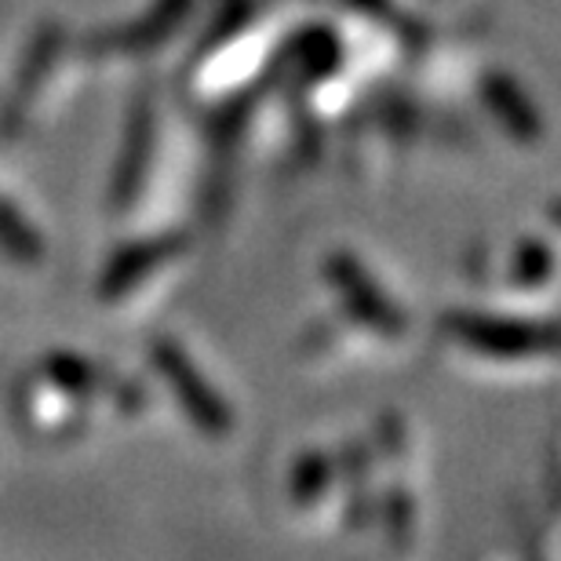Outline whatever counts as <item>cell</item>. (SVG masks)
Returning a JSON list of instances; mask_svg holds the SVG:
<instances>
[{"instance_id":"6","label":"cell","mask_w":561,"mask_h":561,"mask_svg":"<svg viewBox=\"0 0 561 561\" xmlns=\"http://www.w3.org/2000/svg\"><path fill=\"white\" fill-rule=\"evenodd\" d=\"M551 216H554V222H561V201H558V205H554V211H551Z\"/></svg>"},{"instance_id":"5","label":"cell","mask_w":561,"mask_h":561,"mask_svg":"<svg viewBox=\"0 0 561 561\" xmlns=\"http://www.w3.org/2000/svg\"><path fill=\"white\" fill-rule=\"evenodd\" d=\"M299 481H296V496L299 500H307L310 496V489H324V481H329V463H324V459L318 456V459H307V463H302V470H299Z\"/></svg>"},{"instance_id":"1","label":"cell","mask_w":561,"mask_h":561,"mask_svg":"<svg viewBox=\"0 0 561 561\" xmlns=\"http://www.w3.org/2000/svg\"><path fill=\"white\" fill-rule=\"evenodd\" d=\"M448 332L467 346L492 357H529L561 351V324H536L514 318H481V313H448Z\"/></svg>"},{"instance_id":"2","label":"cell","mask_w":561,"mask_h":561,"mask_svg":"<svg viewBox=\"0 0 561 561\" xmlns=\"http://www.w3.org/2000/svg\"><path fill=\"white\" fill-rule=\"evenodd\" d=\"M332 277L340 280V288L351 296L354 310L362 313L365 321L379 324V329L390 332V335L401 332V318L387 307L383 296H379V288H373V280L362 274V266H357L354 260H332Z\"/></svg>"},{"instance_id":"4","label":"cell","mask_w":561,"mask_h":561,"mask_svg":"<svg viewBox=\"0 0 561 561\" xmlns=\"http://www.w3.org/2000/svg\"><path fill=\"white\" fill-rule=\"evenodd\" d=\"M551 252L540 249V244H525L522 249V260H518V280H525V285H536L540 277H547V271H551Z\"/></svg>"},{"instance_id":"3","label":"cell","mask_w":561,"mask_h":561,"mask_svg":"<svg viewBox=\"0 0 561 561\" xmlns=\"http://www.w3.org/2000/svg\"><path fill=\"white\" fill-rule=\"evenodd\" d=\"M485 99H489V106L500 114L503 125H507L518 139H536V136H540V117H536V110L525 103V95L507 81V77H489V81H485Z\"/></svg>"}]
</instances>
